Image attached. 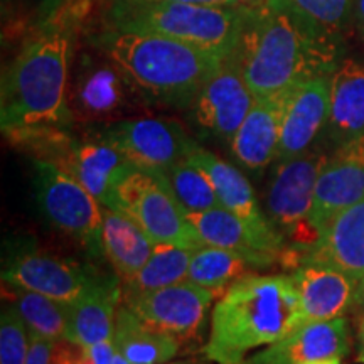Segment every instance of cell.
<instances>
[{
	"label": "cell",
	"instance_id": "obj_16",
	"mask_svg": "<svg viewBox=\"0 0 364 364\" xmlns=\"http://www.w3.org/2000/svg\"><path fill=\"white\" fill-rule=\"evenodd\" d=\"M53 164L78 181L103 206H108L117 186L136 171L115 145L93 134L86 139L73 135Z\"/></svg>",
	"mask_w": 364,
	"mask_h": 364
},
{
	"label": "cell",
	"instance_id": "obj_21",
	"mask_svg": "<svg viewBox=\"0 0 364 364\" xmlns=\"http://www.w3.org/2000/svg\"><path fill=\"white\" fill-rule=\"evenodd\" d=\"M321 263L364 279V199L332 216L306 263Z\"/></svg>",
	"mask_w": 364,
	"mask_h": 364
},
{
	"label": "cell",
	"instance_id": "obj_41",
	"mask_svg": "<svg viewBox=\"0 0 364 364\" xmlns=\"http://www.w3.org/2000/svg\"><path fill=\"white\" fill-rule=\"evenodd\" d=\"M112 364H132L129 359H125L124 356H122L120 353L117 351L115 349V354H113V361H112Z\"/></svg>",
	"mask_w": 364,
	"mask_h": 364
},
{
	"label": "cell",
	"instance_id": "obj_9",
	"mask_svg": "<svg viewBox=\"0 0 364 364\" xmlns=\"http://www.w3.org/2000/svg\"><path fill=\"white\" fill-rule=\"evenodd\" d=\"M34 174L36 198L46 220L90 252L102 253L103 204L56 164L34 161Z\"/></svg>",
	"mask_w": 364,
	"mask_h": 364
},
{
	"label": "cell",
	"instance_id": "obj_3",
	"mask_svg": "<svg viewBox=\"0 0 364 364\" xmlns=\"http://www.w3.org/2000/svg\"><path fill=\"white\" fill-rule=\"evenodd\" d=\"M120 68L147 107L188 110L225 56L157 34L105 26L86 38Z\"/></svg>",
	"mask_w": 364,
	"mask_h": 364
},
{
	"label": "cell",
	"instance_id": "obj_26",
	"mask_svg": "<svg viewBox=\"0 0 364 364\" xmlns=\"http://www.w3.org/2000/svg\"><path fill=\"white\" fill-rule=\"evenodd\" d=\"M113 346L132 364H164L179 353V341L144 322L132 309H117Z\"/></svg>",
	"mask_w": 364,
	"mask_h": 364
},
{
	"label": "cell",
	"instance_id": "obj_37",
	"mask_svg": "<svg viewBox=\"0 0 364 364\" xmlns=\"http://www.w3.org/2000/svg\"><path fill=\"white\" fill-rule=\"evenodd\" d=\"M356 26L364 33V0H356Z\"/></svg>",
	"mask_w": 364,
	"mask_h": 364
},
{
	"label": "cell",
	"instance_id": "obj_32",
	"mask_svg": "<svg viewBox=\"0 0 364 364\" xmlns=\"http://www.w3.org/2000/svg\"><path fill=\"white\" fill-rule=\"evenodd\" d=\"M29 329L17 307L9 306L0 317V364H26Z\"/></svg>",
	"mask_w": 364,
	"mask_h": 364
},
{
	"label": "cell",
	"instance_id": "obj_13",
	"mask_svg": "<svg viewBox=\"0 0 364 364\" xmlns=\"http://www.w3.org/2000/svg\"><path fill=\"white\" fill-rule=\"evenodd\" d=\"M215 294L211 290L182 280L154 292L125 299V304L149 326L174 336L181 343L182 339L194 338L201 329Z\"/></svg>",
	"mask_w": 364,
	"mask_h": 364
},
{
	"label": "cell",
	"instance_id": "obj_19",
	"mask_svg": "<svg viewBox=\"0 0 364 364\" xmlns=\"http://www.w3.org/2000/svg\"><path fill=\"white\" fill-rule=\"evenodd\" d=\"M300 297V321L322 322L338 318L358 300L359 280L321 263H307L292 272Z\"/></svg>",
	"mask_w": 364,
	"mask_h": 364
},
{
	"label": "cell",
	"instance_id": "obj_10",
	"mask_svg": "<svg viewBox=\"0 0 364 364\" xmlns=\"http://www.w3.org/2000/svg\"><path fill=\"white\" fill-rule=\"evenodd\" d=\"M91 134L115 145L135 169L156 174L186 161L198 145L179 122L162 117H130Z\"/></svg>",
	"mask_w": 364,
	"mask_h": 364
},
{
	"label": "cell",
	"instance_id": "obj_40",
	"mask_svg": "<svg viewBox=\"0 0 364 364\" xmlns=\"http://www.w3.org/2000/svg\"><path fill=\"white\" fill-rule=\"evenodd\" d=\"M304 364H341V358H329V359H318V361H309Z\"/></svg>",
	"mask_w": 364,
	"mask_h": 364
},
{
	"label": "cell",
	"instance_id": "obj_25",
	"mask_svg": "<svg viewBox=\"0 0 364 364\" xmlns=\"http://www.w3.org/2000/svg\"><path fill=\"white\" fill-rule=\"evenodd\" d=\"M154 243L136 223L117 209L103 206L102 255L122 282L130 280L149 262Z\"/></svg>",
	"mask_w": 364,
	"mask_h": 364
},
{
	"label": "cell",
	"instance_id": "obj_39",
	"mask_svg": "<svg viewBox=\"0 0 364 364\" xmlns=\"http://www.w3.org/2000/svg\"><path fill=\"white\" fill-rule=\"evenodd\" d=\"M268 0H238L240 6H245V7H262L265 6Z\"/></svg>",
	"mask_w": 364,
	"mask_h": 364
},
{
	"label": "cell",
	"instance_id": "obj_24",
	"mask_svg": "<svg viewBox=\"0 0 364 364\" xmlns=\"http://www.w3.org/2000/svg\"><path fill=\"white\" fill-rule=\"evenodd\" d=\"M122 287L113 277H105L97 287L70 307L66 339L80 346H93L113 339Z\"/></svg>",
	"mask_w": 364,
	"mask_h": 364
},
{
	"label": "cell",
	"instance_id": "obj_12",
	"mask_svg": "<svg viewBox=\"0 0 364 364\" xmlns=\"http://www.w3.org/2000/svg\"><path fill=\"white\" fill-rule=\"evenodd\" d=\"M4 284L33 290L73 306L105 277L49 253L22 252L4 270Z\"/></svg>",
	"mask_w": 364,
	"mask_h": 364
},
{
	"label": "cell",
	"instance_id": "obj_34",
	"mask_svg": "<svg viewBox=\"0 0 364 364\" xmlns=\"http://www.w3.org/2000/svg\"><path fill=\"white\" fill-rule=\"evenodd\" d=\"M26 364H54L53 341L29 332V353H27Z\"/></svg>",
	"mask_w": 364,
	"mask_h": 364
},
{
	"label": "cell",
	"instance_id": "obj_38",
	"mask_svg": "<svg viewBox=\"0 0 364 364\" xmlns=\"http://www.w3.org/2000/svg\"><path fill=\"white\" fill-rule=\"evenodd\" d=\"M358 361L364 364V316L361 318V324H359V356Z\"/></svg>",
	"mask_w": 364,
	"mask_h": 364
},
{
	"label": "cell",
	"instance_id": "obj_2",
	"mask_svg": "<svg viewBox=\"0 0 364 364\" xmlns=\"http://www.w3.org/2000/svg\"><path fill=\"white\" fill-rule=\"evenodd\" d=\"M90 11H73L34 29L4 70L0 125L4 135L41 129H71L68 83L76 36Z\"/></svg>",
	"mask_w": 364,
	"mask_h": 364
},
{
	"label": "cell",
	"instance_id": "obj_1",
	"mask_svg": "<svg viewBox=\"0 0 364 364\" xmlns=\"http://www.w3.org/2000/svg\"><path fill=\"white\" fill-rule=\"evenodd\" d=\"M257 97H272L294 85L331 76L344 58V39L317 29L279 0L248 7L231 54Z\"/></svg>",
	"mask_w": 364,
	"mask_h": 364
},
{
	"label": "cell",
	"instance_id": "obj_29",
	"mask_svg": "<svg viewBox=\"0 0 364 364\" xmlns=\"http://www.w3.org/2000/svg\"><path fill=\"white\" fill-rule=\"evenodd\" d=\"M11 289L14 290V306L24 318L29 332L51 341L66 338L71 306L21 287L11 285Z\"/></svg>",
	"mask_w": 364,
	"mask_h": 364
},
{
	"label": "cell",
	"instance_id": "obj_36",
	"mask_svg": "<svg viewBox=\"0 0 364 364\" xmlns=\"http://www.w3.org/2000/svg\"><path fill=\"white\" fill-rule=\"evenodd\" d=\"M150 2H177L191 4V6H208V7H236L238 0H150Z\"/></svg>",
	"mask_w": 364,
	"mask_h": 364
},
{
	"label": "cell",
	"instance_id": "obj_28",
	"mask_svg": "<svg viewBox=\"0 0 364 364\" xmlns=\"http://www.w3.org/2000/svg\"><path fill=\"white\" fill-rule=\"evenodd\" d=\"M248 265L250 263L238 253L204 245L191 257L186 280L211 290L215 297H221L236 280L247 277L245 273Z\"/></svg>",
	"mask_w": 364,
	"mask_h": 364
},
{
	"label": "cell",
	"instance_id": "obj_17",
	"mask_svg": "<svg viewBox=\"0 0 364 364\" xmlns=\"http://www.w3.org/2000/svg\"><path fill=\"white\" fill-rule=\"evenodd\" d=\"M329 100L331 76H318L287 90L275 161H287L312 149L318 135L326 130Z\"/></svg>",
	"mask_w": 364,
	"mask_h": 364
},
{
	"label": "cell",
	"instance_id": "obj_6",
	"mask_svg": "<svg viewBox=\"0 0 364 364\" xmlns=\"http://www.w3.org/2000/svg\"><path fill=\"white\" fill-rule=\"evenodd\" d=\"M329 154L321 149L287 161H275L265 193V215L285 243L280 263L297 270L321 240L322 231L311 220L314 189Z\"/></svg>",
	"mask_w": 364,
	"mask_h": 364
},
{
	"label": "cell",
	"instance_id": "obj_43",
	"mask_svg": "<svg viewBox=\"0 0 364 364\" xmlns=\"http://www.w3.org/2000/svg\"><path fill=\"white\" fill-rule=\"evenodd\" d=\"M167 364H189V363H167Z\"/></svg>",
	"mask_w": 364,
	"mask_h": 364
},
{
	"label": "cell",
	"instance_id": "obj_15",
	"mask_svg": "<svg viewBox=\"0 0 364 364\" xmlns=\"http://www.w3.org/2000/svg\"><path fill=\"white\" fill-rule=\"evenodd\" d=\"M194 164H198L206 174L211 177L215 184L218 198L223 208L231 211L252 228L257 238L262 241L265 247L277 255L279 263L284 257L285 243L282 236L277 233L275 228L268 221L265 211L260 209L257 194L250 184L247 177L243 176L238 167L231 166L209 150L196 145V149L188 157Z\"/></svg>",
	"mask_w": 364,
	"mask_h": 364
},
{
	"label": "cell",
	"instance_id": "obj_20",
	"mask_svg": "<svg viewBox=\"0 0 364 364\" xmlns=\"http://www.w3.org/2000/svg\"><path fill=\"white\" fill-rule=\"evenodd\" d=\"M285 91L272 97H257L252 110L236 132L230 147L243 169L262 172L275 161L280 144Z\"/></svg>",
	"mask_w": 364,
	"mask_h": 364
},
{
	"label": "cell",
	"instance_id": "obj_18",
	"mask_svg": "<svg viewBox=\"0 0 364 364\" xmlns=\"http://www.w3.org/2000/svg\"><path fill=\"white\" fill-rule=\"evenodd\" d=\"M351 349L349 322L343 317L307 322L295 327L267 349L245 359L243 364H304L329 358H344Z\"/></svg>",
	"mask_w": 364,
	"mask_h": 364
},
{
	"label": "cell",
	"instance_id": "obj_4",
	"mask_svg": "<svg viewBox=\"0 0 364 364\" xmlns=\"http://www.w3.org/2000/svg\"><path fill=\"white\" fill-rule=\"evenodd\" d=\"M302 326L292 275H247L218 300L204 346L209 361L243 364L255 348L273 344Z\"/></svg>",
	"mask_w": 364,
	"mask_h": 364
},
{
	"label": "cell",
	"instance_id": "obj_31",
	"mask_svg": "<svg viewBox=\"0 0 364 364\" xmlns=\"http://www.w3.org/2000/svg\"><path fill=\"white\" fill-rule=\"evenodd\" d=\"M317 29L344 39L356 21V0H279Z\"/></svg>",
	"mask_w": 364,
	"mask_h": 364
},
{
	"label": "cell",
	"instance_id": "obj_44",
	"mask_svg": "<svg viewBox=\"0 0 364 364\" xmlns=\"http://www.w3.org/2000/svg\"><path fill=\"white\" fill-rule=\"evenodd\" d=\"M361 34H363V38H364V33H361Z\"/></svg>",
	"mask_w": 364,
	"mask_h": 364
},
{
	"label": "cell",
	"instance_id": "obj_7",
	"mask_svg": "<svg viewBox=\"0 0 364 364\" xmlns=\"http://www.w3.org/2000/svg\"><path fill=\"white\" fill-rule=\"evenodd\" d=\"M68 105L73 122L86 127L90 134L147 107L120 68L91 44L75 53Z\"/></svg>",
	"mask_w": 364,
	"mask_h": 364
},
{
	"label": "cell",
	"instance_id": "obj_27",
	"mask_svg": "<svg viewBox=\"0 0 364 364\" xmlns=\"http://www.w3.org/2000/svg\"><path fill=\"white\" fill-rule=\"evenodd\" d=\"M193 253V250L179 247V245L157 243L142 270L130 280L122 282L124 284L122 299L125 300L140 294L154 292V290L186 280Z\"/></svg>",
	"mask_w": 364,
	"mask_h": 364
},
{
	"label": "cell",
	"instance_id": "obj_5",
	"mask_svg": "<svg viewBox=\"0 0 364 364\" xmlns=\"http://www.w3.org/2000/svg\"><path fill=\"white\" fill-rule=\"evenodd\" d=\"M248 7H208L150 0H112L108 27L157 34L231 56L238 46Z\"/></svg>",
	"mask_w": 364,
	"mask_h": 364
},
{
	"label": "cell",
	"instance_id": "obj_14",
	"mask_svg": "<svg viewBox=\"0 0 364 364\" xmlns=\"http://www.w3.org/2000/svg\"><path fill=\"white\" fill-rule=\"evenodd\" d=\"M364 199V134L334 150L317 177L311 220L324 231L332 216Z\"/></svg>",
	"mask_w": 364,
	"mask_h": 364
},
{
	"label": "cell",
	"instance_id": "obj_33",
	"mask_svg": "<svg viewBox=\"0 0 364 364\" xmlns=\"http://www.w3.org/2000/svg\"><path fill=\"white\" fill-rule=\"evenodd\" d=\"M31 2V17H33V27L39 29L41 26L49 24V22L63 16V14L73 11H90L93 0H29Z\"/></svg>",
	"mask_w": 364,
	"mask_h": 364
},
{
	"label": "cell",
	"instance_id": "obj_22",
	"mask_svg": "<svg viewBox=\"0 0 364 364\" xmlns=\"http://www.w3.org/2000/svg\"><path fill=\"white\" fill-rule=\"evenodd\" d=\"M364 134V63L343 58L331 75L326 139L332 150Z\"/></svg>",
	"mask_w": 364,
	"mask_h": 364
},
{
	"label": "cell",
	"instance_id": "obj_23",
	"mask_svg": "<svg viewBox=\"0 0 364 364\" xmlns=\"http://www.w3.org/2000/svg\"><path fill=\"white\" fill-rule=\"evenodd\" d=\"M188 220L204 245L238 253L250 263V267L267 268L279 263L277 255L257 238L252 228L226 208L220 206L209 211L194 213L188 215Z\"/></svg>",
	"mask_w": 364,
	"mask_h": 364
},
{
	"label": "cell",
	"instance_id": "obj_11",
	"mask_svg": "<svg viewBox=\"0 0 364 364\" xmlns=\"http://www.w3.org/2000/svg\"><path fill=\"white\" fill-rule=\"evenodd\" d=\"M255 95L240 68L228 56L196 95L188 108L191 120L206 136L231 144L241 124L252 110Z\"/></svg>",
	"mask_w": 364,
	"mask_h": 364
},
{
	"label": "cell",
	"instance_id": "obj_8",
	"mask_svg": "<svg viewBox=\"0 0 364 364\" xmlns=\"http://www.w3.org/2000/svg\"><path fill=\"white\" fill-rule=\"evenodd\" d=\"M107 208L132 218L154 243H172L196 252L204 247L164 174L134 171L113 191Z\"/></svg>",
	"mask_w": 364,
	"mask_h": 364
},
{
	"label": "cell",
	"instance_id": "obj_30",
	"mask_svg": "<svg viewBox=\"0 0 364 364\" xmlns=\"http://www.w3.org/2000/svg\"><path fill=\"white\" fill-rule=\"evenodd\" d=\"M164 176L186 215L209 211V209L221 206L211 177L191 159L179 162Z\"/></svg>",
	"mask_w": 364,
	"mask_h": 364
},
{
	"label": "cell",
	"instance_id": "obj_42",
	"mask_svg": "<svg viewBox=\"0 0 364 364\" xmlns=\"http://www.w3.org/2000/svg\"><path fill=\"white\" fill-rule=\"evenodd\" d=\"M356 302L361 304L364 307V279L359 280V287H358V300Z\"/></svg>",
	"mask_w": 364,
	"mask_h": 364
},
{
	"label": "cell",
	"instance_id": "obj_35",
	"mask_svg": "<svg viewBox=\"0 0 364 364\" xmlns=\"http://www.w3.org/2000/svg\"><path fill=\"white\" fill-rule=\"evenodd\" d=\"M115 346L113 341H103V343L93 346H83L78 364H112Z\"/></svg>",
	"mask_w": 364,
	"mask_h": 364
}]
</instances>
